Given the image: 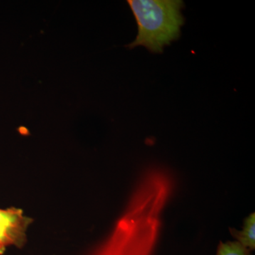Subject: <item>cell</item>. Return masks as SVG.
<instances>
[{
    "instance_id": "cell-4",
    "label": "cell",
    "mask_w": 255,
    "mask_h": 255,
    "mask_svg": "<svg viewBox=\"0 0 255 255\" xmlns=\"http://www.w3.org/2000/svg\"><path fill=\"white\" fill-rule=\"evenodd\" d=\"M251 253L237 241L227 242L220 243L217 255H251Z\"/></svg>"
},
{
    "instance_id": "cell-2",
    "label": "cell",
    "mask_w": 255,
    "mask_h": 255,
    "mask_svg": "<svg viewBox=\"0 0 255 255\" xmlns=\"http://www.w3.org/2000/svg\"><path fill=\"white\" fill-rule=\"evenodd\" d=\"M231 233L237 242L250 251L255 248V214L250 215L245 220L244 226L241 231L231 229Z\"/></svg>"
},
{
    "instance_id": "cell-3",
    "label": "cell",
    "mask_w": 255,
    "mask_h": 255,
    "mask_svg": "<svg viewBox=\"0 0 255 255\" xmlns=\"http://www.w3.org/2000/svg\"><path fill=\"white\" fill-rule=\"evenodd\" d=\"M18 228L19 226L0 221V253L4 251L6 247L19 244L21 235L18 232Z\"/></svg>"
},
{
    "instance_id": "cell-1",
    "label": "cell",
    "mask_w": 255,
    "mask_h": 255,
    "mask_svg": "<svg viewBox=\"0 0 255 255\" xmlns=\"http://www.w3.org/2000/svg\"><path fill=\"white\" fill-rule=\"evenodd\" d=\"M138 27L135 41L127 47L145 46L152 53H162L164 46L177 39L184 24L179 0H128Z\"/></svg>"
},
{
    "instance_id": "cell-5",
    "label": "cell",
    "mask_w": 255,
    "mask_h": 255,
    "mask_svg": "<svg viewBox=\"0 0 255 255\" xmlns=\"http://www.w3.org/2000/svg\"><path fill=\"white\" fill-rule=\"evenodd\" d=\"M23 219L21 214L14 210L0 209V221L9 223L13 226H20Z\"/></svg>"
}]
</instances>
